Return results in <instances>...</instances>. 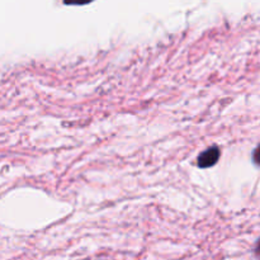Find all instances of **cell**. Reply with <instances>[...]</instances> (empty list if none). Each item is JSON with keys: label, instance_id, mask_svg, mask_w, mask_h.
<instances>
[{"label": "cell", "instance_id": "obj_1", "mask_svg": "<svg viewBox=\"0 0 260 260\" xmlns=\"http://www.w3.org/2000/svg\"><path fill=\"white\" fill-rule=\"evenodd\" d=\"M218 159H220V149L217 146H212L198 156V167L203 168V169L211 168L218 161Z\"/></svg>", "mask_w": 260, "mask_h": 260}]
</instances>
